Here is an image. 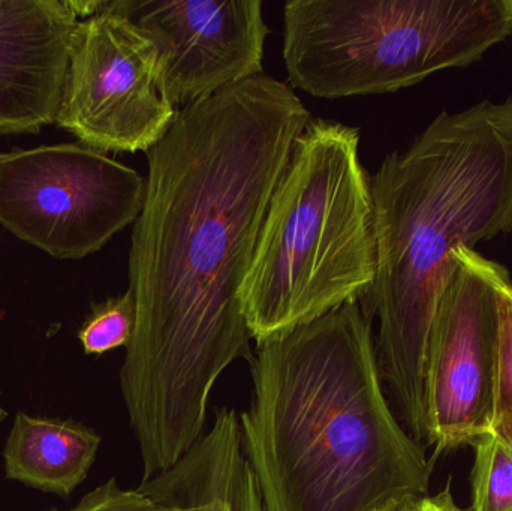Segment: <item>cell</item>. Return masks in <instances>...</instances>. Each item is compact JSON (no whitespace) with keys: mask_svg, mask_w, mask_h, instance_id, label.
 <instances>
[{"mask_svg":"<svg viewBox=\"0 0 512 511\" xmlns=\"http://www.w3.org/2000/svg\"><path fill=\"white\" fill-rule=\"evenodd\" d=\"M309 120L288 83L256 75L180 108L146 153L128 263L137 320L120 369L143 482L203 437L222 372L254 362L240 293L271 195Z\"/></svg>","mask_w":512,"mask_h":511,"instance_id":"obj_1","label":"cell"},{"mask_svg":"<svg viewBox=\"0 0 512 511\" xmlns=\"http://www.w3.org/2000/svg\"><path fill=\"white\" fill-rule=\"evenodd\" d=\"M372 320L349 303L258 347L240 438L265 511H396L432 461L394 414Z\"/></svg>","mask_w":512,"mask_h":511,"instance_id":"obj_2","label":"cell"},{"mask_svg":"<svg viewBox=\"0 0 512 511\" xmlns=\"http://www.w3.org/2000/svg\"><path fill=\"white\" fill-rule=\"evenodd\" d=\"M370 189L376 272L358 303L379 323L388 402L426 449L427 351L453 254L512 231V95L442 111L382 161Z\"/></svg>","mask_w":512,"mask_h":511,"instance_id":"obj_3","label":"cell"},{"mask_svg":"<svg viewBox=\"0 0 512 511\" xmlns=\"http://www.w3.org/2000/svg\"><path fill=\"white\" fill-rule=\"evenodd\" d=\"M375 272L360 129L310 119L271 195L240 293L252 341L262 347L360 302Z\"/></svg>","mask_w":512,"mask_h":511,"instance_id":"obj_4","label":"cell"},{"mask_svg":"<svg viewBox=\"0 0 512 511\" xmlns=\"http://www.w3.org/2000/svg\"><path fill=\"white\" fill-rule=\"evenodd\" d=\"M512 35V0H289L291 89L339 99L394 93L466 68Z\"/></svg>","mask_w":512,"mask_h":511,"instance_id":"obj_5","label":"cell"},{"mask_svg":"<svg viewBox=\"0 0 512 511\" xmlns=\"http://www.w3.org/2000/svg\"><path fill=\"white\" fill-rule=\"evenodd\" d=\"M144 198L138 171L81 143L0 152V225L57 260L101 251Z\"/></svg>","mask_w":512,"mask_h":511,"instance_id":"obj_6","label":"cell"},{"mask_svg":"<svg viewBox=\"0 0 512 511\" xmlns=\"http://www.w3.org/2000/svg\"><path fill=\"white\" fill-rule=\"evenodd\" d=\"M177 111L159 90L152 41L102 0L69 39L54 123L102 153H147Z\"/></svg>","mask_w":512,"mask_h":511,"instance_id":"obj_7","label":"cell"},{"mask_svg":"<svg viewBox=\"0 0 512 511\" xmlns=\"http://www.w3.org/2000/svg\"><path fill=\"white\" fill-rule=\"evenodd\" d=\"M507 267L460 248L427 351L426 447L435 458L490 432L499 362L498 282Z\"/></svg>","mask_w":512,"mask_h":511,"instance_id":"obj_8","label":"cell"},{"mask_svg":"<svg viewBox=\"0 0 512 511\" xmlns=\"http://www.w3.org/2000/svg\"><path fill=\"white\" fill-rule=\"evenodd\" d=\"M156 50V78L174 108L262 72L270 29L261 0H108Z\"/></svg>","mask_w":512,"mask_h":511,"instance_id":"obj_9","label":"cell"},{"mask_svg":"<svg viewBox=\"0 0 512 511\" xmlns=\"http://www.w3.org/2000/svg\"><path fill=\"white\" fill-rule=\"evenodd\" d=\"M80 20L75 0H0V137L54 123Z\"/></svg>","mask_w":512,"mask_h":511,"instance_id":"obj_10","label":"cell"},{"mask_svg":"<svg viewBox=\"0 0 512 511\" xmlns=\"http://www.w3.org/2000/svg\"><path fill=\"white\" fill-rule=\"evenodd\" d=\"M138 491L176 511H265L230 408L216 410L210 431Z\"/></svg>","mask_w":512,"mask_h":511,"instance_id":"obj_11","label":"cell"},{"mask_svg":"<svg viewBox=\"0 0 512 511\" xmlns=\"http://www.w3.org/2000/svg\"><path fill=\"white\" fill-rule=\"evenodd\" d=\"M101 437L72 420L18 413L6 441V479L68 500L95 464Z\"/></svg>","mask_w":512,"mask_h":511,"instance_id":"obj_12","label":"cell"},{"mask_svg":"<svg viewBox=\"0 0 512 511\" xmlns=\"http://www.w3.org/2000/svg\"><path fill=\"white\" fill-rule=\"evenodd\" d=\"M472 506L469 511H512V455L495 435H481L474 444Z\"/></svg>","mask_w":512,"mask_h":511,"instance_id":"obj_13","label":"cell"},{"mask_svg":"<svg viewBox=\"0 0 512 511\" xmlns=\"http://www.w3.org/2000/svg\"><path fill=\"white\" fill-rule=\"evenodd\" d=\"M135 320V300L129 290L104 302L92 303L89 317L78 330L84 353L101 356L116 348L128 347L134 335Z\"/></svg>","mask_w":512,"mask_h":511,"instance_id":"obj_14","label":"cell"},{"mask_svg":"<svg viewBox=\"0 0 512 511\" xmlns=\"http://www.w3.org/2000/svg\"><path fill=\"white\" fill-rule=\"evenodd\" d=\"M499 362L490 434L512 455V279L508 269L498 282Z\"/></svg>","mask_w":512,"mask_h":511,"instance_id":"obj_15","label":"cell"},{"mask_svg":"<svg viewBox=\"0 0 512 511\" xmlns=\"http://www.w3.org/2000/svg\"><path fill=\"white\" fill-rule=\"evenodd\" d=\"M48 511H176L158 503L143 492L123 491L117 480L110 479L104 485L89 492L83 500L69 510L51 509Z\"/></svg>","mask_w":512,"mask_h":511,"instance_id":"obj_16","label":"cell"},{"mask_svg":"<svg viewBox=\"0 0 512 511\" xmlns=\"http://www.w3.org/2000/svg\"><path fill=\"white\" fill-rule=\"evenodd\" d=\"M396 511H466L454 501L450 488L439 492L435 497L421 498V500L411 501Z\"/></svg>","mask_w":512,"mask_h":511,"instance_id":"obj_17","label":"cell"},{"mask_svg":"<svg viewBox=\"0 0 512 511\" xmlns=\"http://www.w3.org/2000/svg\"><path fill=\"white\" fill-rule=\"evenodd\" d=\"M6 416H8V413H6L5 408H3L2 404H0V426H2V423L5 422Z\"/></svg>","mask_w":512,"mask_h":511,"instance_id":"obj_18","label":"cell"}]
</instances>
